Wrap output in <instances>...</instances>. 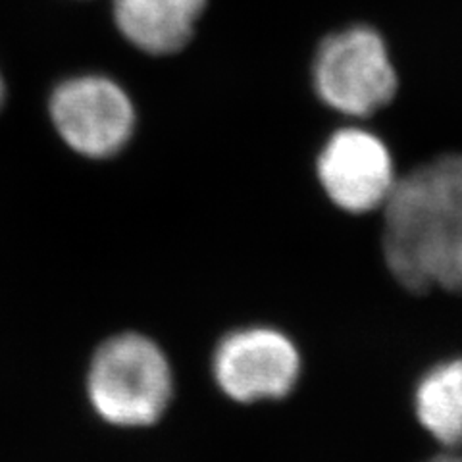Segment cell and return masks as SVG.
<instances>
[{"label":"cell","mask_w":462,"mask_h":462,"mask_svg":"<svg viewBox=\"0 0 462 462\" xmlns=\"http://www.w3.org/2000/svg\"><path fill=\"white\" fill-rule=\"evenodd\" d=\"M328 199L349 214H366L385 205L397 176L385 143L363 127H343L331 135L316 161Z\"/></svg>","instance_id":"cell-6"},{"label":"cell","mask_w":462,"mask_h":462,"mask_svg":"<svg viewBox=\"0 0 462 462\" xmlns=\"http://www.w3.org/2000/svg\"><path fill=\"white\" fill-rule=\"evenodd\" d=\"M0 100H3V79H0Z\"/></svg>","instance_id":"cell-10"},{"label":"cell","mask_w":462,"mask_h":462,"mask_svg":"<svg viewBox=\"0 0 462 462\" xmlns=\"http://www.w3.org/2000/svg\"><path fill=\"white\" fill-rule=\"evenodd\" d=\"M418 422L445 447L462 443V356L431 366L416 385Z\"/></svg>","instance_id":"cell-8"},{"label":"cell","mask_w":462,"mask_h":462,"mask_svg":"<svg viewBox=\"0 0 462 462\" xmlns=\"http://www.w3.org/2000/svg\"><path fill=\"white\" fill-rule=\"evenodd\" d=\"M87 393L103 420L120 428L151 426L170 407L171 366L152 339L139 334L116 336L95 353Z\"/></svg>","instance_id":"cell-2"},{"label":"cell","mask_w":462,"mask_h":462,"mask_svg":"<svg viewBox=\"0 0 462 462\" xmlns=\"http://www.w3.org/2000/svg\"><path fill=\"white\" fill-rule=\"evenodd\" d=\"M382 208V247L393 278L416 293L462 291V154L411 170Z\"/></svg>","instance_id":"cell-1"},{"label":"cell","mask_w":462,"mask_h":462,"mask_svg":"<svg viewBox=\"0 0 462 462\" xmlns=\"http://www.w3.org/2000/svg\"><path fill=\"white\" fill-rule=\"evenodd\" d=\"M430 462H462V455H441Z\"/></svg>","instance_id":"cell-9"},{"label":"cell","mask_w":462,"mask_h":462,"mask_svg":"<svg viewBox=\"0 0 462 462\" xmlns=\"http://www.w3.org/2000/svg\"><path fill=\"white\" fill-rule=\"evenodd\" d=\"M312 83L329 108L353 118L385 108L399 89L385 41L368 25H351L324 39L314 56Z\"/></svg>","instance_id":"cell-3"},{"label":"cell","mask_w":462,"mask_h":462,"mask_svg":"<svg viewBox=\"0 0 462 462\" xmlns=\"http://www.w3.org/2000/svg\"><path fill=\"white\" fill-rule=\"evenodd\" d=\"M208 0H114L120 33L149 54H173L187 47Z\"/></svg>","instance_id":"cell-7"},{"label":"cell","mask_w":462,"mask_h":462,"mask_svg":"<svg viewBox=\"0 0 462 462\" xmlns=\"http://www.w3.org/2000/svg\"><path fill=\"white\" fill-rule=\"evenodd\" d=\"M212 372L231 401H278L291 393L299 382L300 353L276 328H241L216 345Z\"/></svg>","instance_id":"cell-4"},{"label":"cell","mask_w":462,"mask_h":462,"mask_svg":"<svg viewBox=\"0 0 462 462\" xmlns=\"http://www.w3.org/2000/svg\"><path fill=\"white\" fill-rule=\"evenodd\" d=\"M51 116L69 147L91 158L118 154L135 127L127 93L100 76L76 78L58 87L51 98Z\"/></svg>","instance_id":"cell-5"}]
</instances>
